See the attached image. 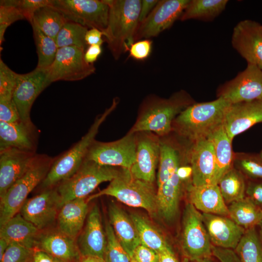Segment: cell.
I'll use <instances>...</instances> for the list:
<instances>
[{
	"instance_id": "cell-1",
	"label": "cell",
	"mask_w": 262,
	"mask_h": 262,
	"mask_svg": "<svg viewBox=\"0 0 262 262\" xmlns=\"http://www.w3.org/2000/svg\"><path fill=\"white\" fill-rule=\"evenodd\" d=\"M193 103L190 96L183 90L168 98L149 96L142 103L137 119L128 132L148 131L159 137L165 136L171 131L178 115Z\"/></svg>"
},
{
	"instance_id": "cell-2",
	"label": "cell",
	"mask_w": 262,
	"mask_h": 262,
	"mask_svg": "<svg viewBox=\"0 0 262 262\" xmlns=\"http://www.w3.org/2000/svg\"><path fill=\"white\" fill-rule=\"evenodd\" d=\"M105 0L109 11L107 26L102 32L113 56L118 60L134 42L141 0Z\"/></svg>"
},
{
	"instance_id": "cell-3",
	"label": "cell",
	"mask_w": 262,
	"mask_h": 262,
	"mask_svg": "<svg viewBox=\"0 0 262 262\" xmlns=\"http://www.w3.org/2000/svg\"><path fill=\"white\" fill-rule=\"evenodd\" d=\"M230 103L222 97L213 101L193 103L180 112L173 121L176 131L193 142L205 138L223 124Z\"/></svg>"
},
{
	"instance_id": "cell-4",
	"label": "cell",
	"mask_w": 262,
	"mask_h": 262,
	"mask_svg": "<svg viewBox=\"0 0 262 262\" xmlns=\"http://www.w3.org/2000/svg\"><path fill=\"white\" fill-rule=\"evenodd\" d=\"M118 103V99L114 98L112 105L96 118L87 133L81 140L67 151L55 158L49 172L41 183L42 188L45 189L52 188L77 172L95 140L100 125L115 110Z\"/></svg>"
},
{
	"instance_id": "cell-5",
	"label": "cell",
	"mask_w": 262,
	"mask_h": 262,
	"mask_svg": "<svg viewBox=\"0 0 262 262\" xmlns=\"http://www.w3.org/2000/svg\"><path fill=\"white\" fill-rule=\"evenodd\" d=\"M102 196L114 197L130 207L143 208L151 215L157 213V192L153 184L134 178L128 169L122 168L106 188L86 200L89 202Z\"/></svg>"
},
{
	"instance_id": "cell-6",
	"label": "cell",
	"mask_w": 262,
	"mask_h": 262,
	"mask_svg": "<svg viewBox=\"0 0 262 262\" xmlns=\"http://www.w3.org/2000/svg\"><path fill=\"white\" fill-rule=\"evenodd\" d=\"M54 160L48 155L36 154L27 171L8 190L0 199V228L20 211L29 194L46 177Z\"/></svg>"
},
{
	"instance_id": "cell-7",
	"label": "cell",
	"mask_w": 262,
	"mask_h": 262,
	"mask_svg": "<svg viewBox=\"0 0 262 262\" xmlns=\"http://www.w3.org/2000/svg\"><path fill=\"white\" fill-rule=\"evenodd\" d=\"M122 168L101 165L85 159L77 172L61 182L56 188L62 207L77 198H85L100 183L111 181L120 173Z\"/></svg>"
},
{
	"instance_id": "cell-8",
	"label": "cell",
	"mask_w": 262,
	"mask_h": 262,
	"mask_svg": "<svg viewBox=\"0 0 262 262\" xmlns=\"http://www.w3.org/2000/svg\"><path fill=\"white\" fill-rule=\"evenodd\" d=\"M180 247L189 260L210 258L213 245L203 221L202 213L191 203L184 207L182 220Z\"/></svg>"
},
{
	"instance_id": "cell-9",
	"label": "cell",
	"mask_w": 262,
	"mask_h": 262,
	"mask_svg": "<svg viewBox=\"0 0 262 262\" xmlns=\"http://www.w3.org/2000/svg\"><path fill=\"white\" fill-rule=\"evenodd\" d=\"M51 5L68 21L102 32L107 27L109 7L105 0H52Z\"/></svg>"
},
{
	"instance_id": "cell-10",
	"label": "cell",
	"mask_w": 262,
	"mask_h": 262,
	"mask_svg": "<svg viewBox=\"0 0 262 262\" xmlns=\"http://www.w3.org/2000/svg\"><path fill=\"white\" fill-rule=\"evenodd\" d=\"M136 134L128 133L110 142L95 140L85 159L98 164L130 169L136 158Z\"/></svg>"
},
{
	"instance_id": "cell-11",
	"label": "cell",
	"mask_w": 262,
	"mask_h": 262,
	"mask_svg": "<svg viewBox=\"0 0 262 262\" xmlns=\"http://www.w3.org/2000/svg\"><path fill=\"white\" fill-rule=\"evenodd\" d=\"M84 52L76 47L58 48L55 59L48 70L49 82L79 81L94 73L96 68L85 61Z\"/></svg>"
},
{
	"instance_id": "cell-12",
	"label": "cell",
	"mask_w": 262,
	"mask_h": 262,
	"mask_svg": "<svg viewBox=\"0 0 262 262\" xmlns=\"http://www.w3.org/2000/svg\"><path fill=\"white\" fill-rule=\"evenodd\" d=\"M217 95L230 103L262 100V70L247 64L243 71L219 87Z\"/></svg>"
},
{
	"instance_id": "cell-13",
	"label": "cell",
	"mask_w": 262,
	"mask_h": 262,
	"mask_svg": "<svg viewBox=\"0 0 262 262\" xmlns=\"http://www.w3.org/2000/svg\"><path fill=\"white\" fill-rule=\"evenodd\" d=\"M48 70L35 68L26 74H17L13 99L20 119L28 125H33L30 117L33 103L51 83L48 78Z\"/></svg>"
},
{
	"instance_id": "cell-14",
	"label": "cell",
	"mask_w": 262,
	"mask_h": 262,
	"mask_svg": "<svg viewBox=\"0 0 262 262\" xmlns=\"http://www.w3.org/2000/svg\"><path fill=\"white\" fill-rule=\"evenodd\" d=\"M189 0H161L142 22L138 24L134 42L155 37L180 19Z\"/></svg>"
},
{
	"instance_id": "cell-15",
	"label": "cell",
	"mask_w": 262,
	"mask_h": 262,
	"mask_svg": "<svg viewBox=\"0 0 262 262\" xmlns=\"http://www.w3.org/2000/svg\"><path fill=\"white\" fill-rule=\"evenodd\" d=\"M231 42L247 64L262 70V25L250 19L240 21L233 29Z\"/></svg>"
},
{
	"instance_id": "cell-16",
	"label": "cell",
	"mask_w": 262,
	"mask_h": 262,
	"mask_svg": "<svg viewBox=\"0 0 262 262\" xmlns=\"http://www.w3.org/2000/svg\"><path fill=\"white\" fill-rule=\"evenodd\" d=\"M136 134V158L129 170L134 178L153 184L160 158V137L148 131Z\"/></svg>"
},
{
	"instance_id": "cell-17",
	"label": "cell",
	"mask_w": 262,
	"mask_h": 262,
	"mask_svg": "<svg viewBox=\"0 0 262 262\" xmlns=\"http://www.w3.org/2000/svg\"><path fill=\"white\" fill-rule=\"evenodd\" d=\"M61 207V199L56 188H51L26 200L19 211L26 220L41 229L54 221Z\"/></svg>"
},
{
	"instance_id": "cell-18",
	"label": "cell",
	"mask_w": 262,
	"mask_h": 262,
	"mask_svg": "<svg viewBox=\"0 0 262 262\" xmlns=\"http://www.w3.org/2000/svg\"><path fill=\"white\" fill-rule=\"evenodd\" d=\"M187 158L193 170L191 183L195 186L213 184L215 159L211 141L205 137L193 142L187 150Z\"/></svg>"
},
{
	"instance_id": "cell-19",
	"label": "cell",
	"mask_w": 262,
	"mask_h": 262,
	"mask_svg": "<svg viewBox=\"0 0 262 262\" xmlns=\"http://www.w3.org/2000/svg\"><path fill=\"white\" fill-rule=\"evenodd\" d=\"M260 122H262V100H255L230 103L225 111L223 125L232 141L235 136Z\"/></svg>"
},
{
	"instance_id": "cell-20",
	"label": "cell",
	"mask_w": 262,
	"mask_h": 262,
	"mask_svg": "<svg viewBox=\"0 0 262 262\" xmlns=\"http://www.w3.org/2000/svg\"><path fill=\"white\" fill-rule=\"evenodd\" d=\"M36 153L9 147L0 150V198L27 171Z\"/></svg>"
},
{
	"instance_id": "cell-21",
	"label": "cell",
	"mask_w": 262,
	"mask_h": 262,
	"mask_svg": "<svg viewBox=\"0 0 262 262\" xmlns=\"http://www.w3.org/2000/svg\"><path fill=\"white\" fill-rule=\"evenodd\" d=\"M202 216L213 246L234 250L246 229L226 216L206 213Z\"/></svg>"
},
{
	"instance_id": "cell-22",
	"label": "cell",
	"mask_w": 262,
	"mask_h": 262,
	"mask_svg": "<svg viewBox=\"0 0 262 262\" xmlns=\"http://www.w3.org/2000/svg\"><path fill=\"white\" fill-rule=\"evenodd\" d=\"M106 245L98 207L95 205L90 211L83 231L77 244L81 256H92L103 258Z\"/></svg>"
},
{
	"instance_id": "cell-23",
	"label": "cell",
	"mask_w": 262,
	"mask_h": 262,
	"mask_svg": "<svg viewBox=\"0 0 262 262\" xmlns=\"http://www.w3.org/2000/svg\"><path fill=\"white\" fill-rule=\"evenodd\" d=\"M37 135L34 125H28L21 120L15 122L0 121V150L12 147L35 152Z\"/></svg>"
},
{
	"instance_id": "cell-24",
	"label": "cell",
	"mask_w": 262,
	"mask_h": 262,
	"mask_svg": "<svg viewBox=\"0 0 262 262\" xmlns=\"http://www.w3.org/2000/svg\"><path fill=\"white\" fill-rule=\"evenodd\" d=\"M188 199L197 210L202 213L229 216L228 206L217 184L187 187Z\"/></svg>"
},
{
	"instance_id": "cell-25",
	"label": "cell",
	"mask_w": 262,
	"mask_h": 262,
	"mask_svg": "<svg viewBox=\"0 0 262 262\" xmlns=\"http://www.w3.org/2000/svg\"><path fill=\"white\" fill-rule=\"evenodd\" d=\"M110 223L123 247L132 258L135 248L141 244L135 226L131 217L116 204L108 207Z\"/></svg>"
},
{
	"instance_id": "cell-26",
	"label": "cell",
	"mask_w": 262,
	"mask_h": 262,
	"mask_svg": "<svg viewBox=\"0 0 262 262\" xmlns=\"http://www.w3.org/2000/svg\"><path fill=\"white\" fill-rule=\"evenodd\" d=\"M182 181L176 171L168 180L158 187L157 213L166 222L173 221L178 213Z\"/></svg>"
},
{
	"instance_id": "cell-27",
	"label": "cell",
	"mask_w": 262,
	"mask_h": 262,
	"mask_svg": "<svg viewBox=\"0 0 262 262\" xmlns=\"http://www.w3.org/2000/svg\"><path fill=\"white\" fill-rule=\"evenodd\" d=\"M85 198H77L65 203L58 215L60 231L74 239L82 228L88 211Z\"/></svg>"
},
{
	"instance_id": "cell-28",
	"label": "cell",
	"mask_w": 262,
	"mask_h": 262,
	"mask_svg": "<svg viewBox=\"0 0 262 262\" xmlns=\"http://www.w3.org/2000/svg\"><path fill=\"white\" fill-rule=\"evenodd\" d=\"M38 229L20 213H17L0 228V238L9 244L15 243L35 249Z\"/></svg>"
},
{
	"instance_id": "cell-29",
	"label": "cell",
	"mask_w": 262,
	"mask_h": 262,
	"mask_svg": "<svg viewBox=\"0 0 262 262\" xmlns=\"http://www.w3.org/2000/svg\"><path fill=\"white\" fill-rule=\"evenodd\" d=\"M212 143L215 159V169L213 184H217L222 176L232 167L234 160L231 142L223 124L207 137Z\"/></svg>"
},
{
	"instance_id": "cell-30",
	"label": "cell",
	"mask_w": 262,
	"mask_h": 262,
	"mask_svg": "<svg viewBox=\"0 0 262 262\" xmlns=\"http://www.w3.org/2000/svg\"><path fill=\"white\" fill-rule=\"evenodd\" d=\"M38 249L43 250L53 258L69 262H78L80 254L74 239L60 231L42 236L38 241Z\"/></svg>"
},
{
	"instance_id": "cell-31",
	"label": "cell",
	"mask_w": 262,
	"mask_h": 262,
	"mask_svg": "<svg viewBox=\"0 0 262 262\" xmlns=\"http://www.w3.org/2000/svg\"><path fill=\"white\" fill-rule=\"evenodd\" d=\"M160 152L157 174V186H161L168 180L181 165V151L174 142L165 138L160 137Z\"/></svg>"
},
{
	"instance_id": "cell-32",
	"label": "cell",
	"mask_w": 262,
	"mask_h": 262,
	"mask_svg": "<svg viewBox=\"0 0 262 262\" xmlns=\"http://www.w3.org/2000/svg\"><path fill=\"white\" fill-rule=\"evenodd\" d=\"M228 208L229 218L245 229L256 227L262 220V208L248 197L231 203Z\"/></svg>"
},
{
	"instance_id": "cell-33",
	"label": "cell",
	"mask_w": 262,
	"mask_h": 262,
	"mask_svg": "<svg viewBox=\"0 0 262 262\" xmlns=\"http://www.w3.org/2000/svg\"><path fill=\"white\" fill-rule=\"evenodd\" d=\"M228 0H189L180 20L212 21L226 8Z\"/></svg>"
},
{
	"instance_id": "cell-34",
	"label": "cell",
	"mask_w": 262,
	"mask_h": 262,
	"mask_svg": "<svg viewBox=\"0 0 262 262\" xmlns=\"http://www.w3.org/2000/svg\"><path fill=\"white\" fill-rule=\"evenodd\" d=\"M130 216L138 232L141 244L158 254L172 249L161 233L145 217L137 213Z\"/></svg>"
},
{
	"instance_id": "cell-35",
	"label": "cell",
	"mask_w": 262,
	"mask_h": 262,
	"mask_svg": "<svg viewBox=\"0 0 262 262\" xmlns=\"http://www.w3.org/2000/svg\"><path fill=\"white\" fill-rule=\"evenodd\" d=\"M67 21L60 12L50 5L37 10L32 23L35 24L44 33L55 40L59 31Z\"/></svg>"
},
{
	"instance_id": "cell-36",
	"label": "cell",
	"mask_w": 262,
	"mask_h": 262,
	"mask_svg": "<svg viewBox=\"0 0 262 262\" xmlns=\"http://www.w3.org/2000/svg\"><path fill=\"white\" fill-rule=\"evenodd\" d=\"M217 185L226 202L232 203L245 197L246 186L243 174L231 167L221 178Z\"/></svg>"
},
{
	"instance_id": "cell-37",
	"label": "cell",
	"mask_w": 262,
	"mask_h": 262,
	"mask_svg": "<svg viewBox=\"0 0 262 262\" xmlns=\"http://www.w3.org/2000/svg\"><path fill=\"white\" fill-rule=\"evenodd\" d=\"M38 56L37 68L48 70L53 63L58 47L54 39L44 33L34 24H31Z\"/></svg>"
},
{
	"instance_id": "cell-38",
	"label": "cell",
	"mask_w": 262,
	"mask_h": 262,
	"mask_svg": "<svg viewBox=\"0 0 262 262\" xmlns=\"http://www.w3.org/2000/svg\"><path fill=\"white\" fill-rule=\"evenodd\" d=\"M234 251L242 262H262V243L256 227L246 230Z\"/></svg>"
},
{
	"instance_id": "cell-39",
	"label": "cell",
	"mask_w": 262,
	"mask_h": 262,
	"mask_svg": "<svg viewBox=\"0 0 262 262\" xmlns=\"http://www.w3.org/2000/svg\"><path fill=\"white\" fill-rule=\"evenodd\" d=\"M88 30L87 27L67 21L56 36L55 41L58 48L76 47L85 51L88 47L85 41Z\"/></svg>"
},
{
	"instance_id": "cell-40",
	"label": "cell",
	"mask_w": 262,
	"mask_h": 262,
	"mask_svg": "<svg viewBox=\"0 0 262 262\" xmlns=\"http://www.w3.org/2000/svg\"><path fill=\"white\" fill-rule=\"evenodd\" d=\"M106 245L103 259L106 262H131V258L118 240L109 222L105 223Z\"/></svg>"
},
{
	"instance_id": "cell-41",
	"label": "cell",
	"mask_w": 262,
	"mask_h": 262,
	"mask_svg": "<svg viewBox=\"0 0 262 262\" xmlns=\"http://www.w3.org/2000/svg\"><path fill=\"white\" fill-rule=\"evenodd\" d=\"M24 17L17 5V0H2L0 2V48L4 41L7 28L15 22Z\"/></svg>"
},
{
	"instance_id": "cell-42",
	"label": "cell",
	"mask_w": 262,
	"mask_h": 262,
	"mask_svg": "<svg viewBox=\"0 0 262 262\" xmlns=\"http://www.w3.org/2000/svg\"><path fill=\"white\" fill-rule=\"evenodd\" d=\"M16 73L0 59V101L13 100L16 83Z\"/></svg>"
},
{
	"instance_id": "cell-43",
	"label": "cell",
	"mask_w": 262,
	"mask_h": 262,
	"mask_svg": "<svg viewBox=\"0 0 262 262\" xmlns=\"http://www.w3.org/2000/svg\"><path fill=\"white\" fill-rule=\"evenodd\" d=\"M237 164L248 177L262 180V159L259 156L244 154L237 160Z\"/></svg>"
},
{
	"instance_id": "cell-44",
	"label": "cell",
	"mask_w": 262,
	"mask_h": 262,
	"mask_svg": "<svg viewBox=\"0 0 262 262\" xmlns=\"http://www.w3.org/2000/svg\"><path fill=\"white\" fill-rule=\"evenodd\" d=\"M35 249L10 243L0 262H32Z\"/></svg>"
},
{
	"instance_id": "cell-45",
	"label": "cell",
	"mask_w": 262,
	"mask_h": 262,
	"mask_svg": "<svg viewBox=\"0 0 262 262\" xmlns=\"http://www.w3.org/2000/svg\"><path fill=\"white\" fill-rule=\"evenodd\" d=\"M52 0H17V6L24 19L31 24L36 11L41 7L50 5Z\"/></svg>"
},
{
	"instance_id": "cell-46",
	"label": "cell",
	"mask_w": 262,
	"mask_h": 262,
	"mask_svg": "<svg viewBox=\"0 0 262 262\" xmlns=\"http://www.w3.org/2000/svg\"><path fill=\"white\" fill-rule=\"evenodd\" d=\"M152 46V41L150 39H142L131 44L127 51H129V56L133 59L143 61L149 56Z\"/></svg>"
},
{
	"instance_id": "cell-47",
	"label": "cell",
	"mask_w": 262,
	"mask_h": 262,
	"mask_svg": "<svg viewBox=\"0 0 262 262\" xmlns=\"http://www.w3.org/2000/svg\"><path fill=\"white\" fill-rule=\"evenodd\" d=\"M20 120L13 100L0 101V121L15 122Z\"/></svg>"
},
{
	"instance_id": "cell-48",
	"label": "cell",
	"mask_w": 262,
	"mask_h": 262,
	"mask_svg": "<svg viewBox=\"0 0 262 262\" xmlns=\"http://www.w3.org/2000/svg\"><path fill=\"white\" fill-rule=\"evenodd\" d=\"M131 258L138 262H159L158 254L141 244L135 248Z\"/></svg>"
},
{
	"instance_id": "cell-49",
	"label": "cell",
	"mask_w": 262,
	"mask_h": 262,
	"mask_svg": "<svg viewBox=\"0 0 262 262\" xmlns=\"http://www.w3.org/2000/svg\"><path fill=\"white\" fill-rule=\"evenodd\" d=\"M213 255L220 262H242L233 249L221 248L213 246Z\"/></svg>"
},
{
	"instance_id": "cell-50",
	"label": "cell",
	"mask_w": 262,
	"mask_h": 262,
	"mask_svg": "<svg viewBox=\"0 0 262 262\" xmlns=\"http://www.w3.org/2000/svg\"><path fill=\"white\" fill-rule=\"evenodd\" d=\"M246 193L248 197L262 208V181L250 182L246 188Z\"/></svg>"
},
{
	"instance_id": "cell-51",
	"label": "cell",
	"mask_w": 262,
	"mask_h": 262,
	"mask_svg": "<svg viewBox=\"0 0 262 262\" xmlns=\"http://www.w3.org/2000/svg\"><path fill=\"white\" fill-rule=\"evenodd\" d=\"M103 36V32L97 29H89L86 32L85 35V41L87 46L100 45L103 43L102 39Z\"/></svg>"
},
{
	"instance_id": "cell-52",
	"label": "cell",
	"mask_w": 262,
	"mask_h": 262,
	"mask_svg": "<svg viewBox=\"0 0 262 262\" xmlns=\"http://www.w3.org/2000/svg\"><path fill=\"white\" fill-rule=\"evenodd\" d=\"M157 0H142L139 17V23L144 20L158 3Z\"/></svg>"
},
{
	"instance_id": "cell-53",
	"label": "cell",
	"mask_w": 262,
	"mask_h": 262,
	"mask_svg": "<svg viewBox=\"0 0 262 262\" xmlns=\"http://www.w3.org/2000/svg\"><path fill=\"white\" fill-rule=\"evenodd\" d=\"M101 52V46L97 45L89 46L84 52L85 60L88 63L93 64Z\"/></svg>"
},
{
	"instance_id": "cell-54",
	"label": "cell",
	"mask_w": 262,
	"mask_h": 262,
	"mask_svg": "<svg viewBox=\"0 0 262 262\" xmlns=\"http://www.w3.org/2000/svg\"><path fill=\"white\" fill-rule=\"evenodd\" d=\"M53 257L47 252L39 249H35L32 262H53Z\"/></svg>"
},
{
	"instance_id": "cell-55",
	"label": "cell",
	"mask_w": 262,
	"mask_h": 262,
	"mask_svg": "<svg viewBox=\"0 0 262 262\" xmlns=\"http://www.w3.org/2000/svg\"><path fill=\"white\" fill-rule=\"evenodd\" d=\"M176 173L180 179L184 181L192 176V168L191 165H180L177 169Z\"/></svg>"
},
{
	"instance_id": "cell-56",
	"label": "cell",
	"mask_w": 262,
	"mask_h": 262,
	"mask_svg": "<svg viewBox=\"0 0 262 262\" xmlns=\"http://www.w3.org/2000/svg\"><path fill=\"white\" fill-rule=\"evenodd\" d=\"M159 262H179L172 250L158 253Z\"/></svg>"
},
{
	"instance_id": "cell-57",
	"label": "cell",
	"mask_w": 262,
	"mask_h": 262,
	"mask_svg": "<svg viewBox=\"0 0 262 262\" xmlns=\"http://www.w3.org/2000/svg\"><path fill=\"white\" fill-rule=\"evenodd\" d=\"M78 262H106L103 258L92 256H81Z\"/></svg>"
},
{
	"instance_id": "cell-58",
	"label": "cell",
	"mask_w": 262,
	"mask_h": 262,
	"mask_svg": "<svg viewBox=\"0 0 262 262\" xmlns=\"http://www.w3.org/2000/svg\"><path fill=\"white\" fill-rule=\"evenodd\" d=\"M9 244L6 240L0 238V261L2 258Z\"/></svg>"
},
{
	"instance_id": "cell-59",
	"label": "cell",
	"mask_w": 262,
	"mask_h": 262,
	"mask_svg": "<svg viewBox=\"0 0 262 262\" xmlns=\"http://www.w3.org/2000/svg\"><path fill=\"white\" fill-rule=\"evenodd\" d=\"M186 262H213L212 260L210 259V258H204L197 260H188Z\"/></svg>"
},
{
	"instance_id": "cell-60",
	"label": "cell",
	"mask_w": 262,
	"mask_h": 262,
	"mask_svg": "<svg viewBox=\"0 0 262 262\" xmlns=\"http://www.w3.org/2000/svg\"><path fill=\"white\" fill-rule=\"evenodd\" d=\"M258 226L259 227V232L258 233L260 240L262 243V220Z\"/></svg>"
},
{
	"instance_id": "cell-61",
	"label": "cell",
	"mask_w": 262,
	"mask_h": 262,
	"mask_svg": "<svg viewBox=\"0 0 262 262\" xmlns=\"http://www.w3.org/2000/svg\"><path fill=\"white\" fill-rule=\"evenodd\" d=\"M53 262H69L66 261L62 260L59 258H53Z\"/></svg>"
},
{
	"instance_id": "cell-62",
	"label": "cell",
	"mask_w": 262,
	"mask_h": 262,
	"mask_svg": "<svg viewBox=\"0 0 262 262\" xmlns=\"http://www.w3.org/2000/svg\"><path fill=\"white\" fill-rule=\"evenodd\" d=\"M259 156L262 159V150L259 154Z\"/></svg>"
},
{
	"instance_id": "cell-63",
	"label": "cell",
	"mask_w": 262,
	"mask_h": 262,
	"mask_svg": "<svg viewBox=\"0 0 262 262\" xmlns=\"http://www.w3.org/2000/svg\"><path fill=\"white\" fill-rule=\"evenodd\" d=\"M131 262H138L136 261H135L134 259L131 258Z\"/></svg>"
},
{
	"instance_id": "cell-64",
	"label": "cell",
	"mask_w": 262,
	"mask_h": 262,
	"mask_svg": "<svg viewBox=\"0 0 262 262\" xmlns=\"http://www.w3.org/2000/svg\"></svg>"
}]
</instances>
